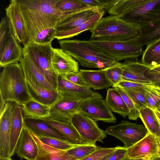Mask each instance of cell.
I'll return each mask as SVG.
<instances>
[{
	"instance_id": "11",
	"label": "cell",
	"mask_w": 160,
	"mask_h": 160,
	"mask_svg": "<svg viewBox=\"0 0 160 160\" xmlns=\"http://www.w3.org/2000/svg\"><path fill=\"white\" fill-rule=\"evenodd\" d=\"M60 94L61 98L50 107L49 118L59 121L71 122L72 116L78 112L83 99L69 94Z\"/></svg>"
},
{
	"instance_id": "57",
	"label": "cell",
	"mask_w": 160,
	"mask_h": 160,
	"mask_svg": "<svg viewBox=\"0 0 160 160\" xmlns=\"http://www.w3.org/2000/svg\"><path fill=\"white\" fill-rule=\"evenodd\" d=\"M127 156L126 158H125L123 160H126V159H127Z\"/></svg>"
},
{
	"instance_id": "19",
	"label": "cell",
	"mask_w": 160,
	"mask_h": 160,
	"mask_svg": "<svg viewBox=\"0 0 160 160\" xmlns=\"http://www.w3.org/2000/svg\"><path fill=\"white\" fill-rule=\"evenodd\" d=\"M25 126L22 108L12 103L11 110L10 137V155L13 156L18 139Z\"/></svg>"
},
{
	"instance_id": "23",
	"label": "cell",
	"mask_w": 160,
	"mask_h": 160,
	"mask_svg": "<svg viewBox=\"0 0 160 160\" xmlns=\"http://www.w3.org/2000/svg\"><path fill=\"white\" fill-rule=\"evenodd\" d=\"M79 73L81 78L91 88L99 90L113 86L106 76L105 69L98 70L80 69Z\"/></svg>"
},
{
	"instance_id": "5",
	"label": "cell",
	"mask_w": 160,
	"mask_h": 160,
	"mask_svg": "<svg viewBox=\"0 0 160 160\" xmlns=\"http://www.w3.org/2000/svg\"><path fill=\"white\" fill-rule=\"evenodd\" d=\"M88 41L118 62L138 58L142 55L143 52V46L139 40L138 35L124 41H97L90 39Z\"/></svg>"
},
{
	"instance_id": "54",
	"label": "cell",
	"mask_w": 160,
	"mask_h": 160,
	"mask_svg": "<svg viewBox=\"0 0 160 160\" xmlns=\"http://www.w3.org/2000/svg\"><path fill=\"white\" fill-rule=\"evenodd\" d=\"M0 160H13L11 158H0Z\"/></svg>"
},
{
	"instance_id": "55",
	"label": "cell",
	"mask_w": 160,
	"mask_h": 160,
	"mask_svg": "<svg viewBox=\"0 0 160 160\" xmlns=\"http://www.w3.org/2000/svg\"><path fill=\"white\" fill-rule=\"evenodd\" d=\"M155 109H156L158 111H159L160 112V105H159Z\"/></svg>"
},
{
	"instance_id": "47",
	"label": "cell",
	"mask_w": 160,
	"mask_h": 160,
	"mask_svg": "<svg viewBox=\"0 0 160 160\" xmlns=\"http://www.w3.org/2000/svg\"><path fill=\"white\" fill-rule=\"evenodd\" d=\"M127 149L123 147L117 146V148L106 160H123L127 156Z\"/></svg>"
},
{
	"instance_id": "40",
	"label": "cell",
	"mask_w": 160,
	"mask_h": 160,
	"mask_svg": "<svg viewBox=\"0 0 160 160\" xmlns=\"http://www.w3.org/2000/svg\"><path fill=\"white\" fill-rule=\"evenodd\" d=\"M105 70L106 76L113 86L122 80L121 63L119 62L113 66L105 69Z\"/></svg>"
},
{
	"instance_id": "38",
	"label": "cell",
	"mask_w": 160,
	"mask_h": 160,
	"mask_svg": "<svg viewBox=\"0 0 160 160\" xmlns=\"http://www.w3.org/2000/svg\"><path fill=\"white\" fill-rule=\"evenodd\" d=\"M99 147L96 145H81L68 150L67 152L78 160H82L95 152Z\"/></svg>"
},
{
	"instance_id": "13",
	"label": "cell",
	"mask_w": 160,
	"mask_h": 160,
	"mask_svg": "<svg viewBox=\"0 0 160 160\" xmlns=\"http://www.w3.org/2000/svg\"><path fill=\"white\" fill-rule=\"evenodd\" d=\"M23 71L26 88L32 99L50 107L61 98L56 90L48 89L41 87L26 72Z\"/></svg>"
},
{
	"instance_id": "16",
	"label": "cell",
	"mask_w": 160,
	"mask_h": 160,
	"mask_svg": "<svg viewBox=\"0 0 160 160\" xmlns=\"http://www.w3.org/2000/svg\"><path fill=\"white\" fill-rule=\"evenodd\" d=\"M5 9L6 17L8 20L12 33L23 47L28 44V38L25 26L18 7L14 0Z\"/></svg>"
},
{
	"instance_id": "10",
	"label": "cell",
	"mask_w": 160,
	"mask_h": 160,
	"mask_svg": "<svg viewBox=\"0 0 160 160\" xmlns=\"http://www.w3.org/2000/svg\"><path fill=\"white\" fill-rule=\"evenodd\" d=\"M71 122L84 144L96 145L97 141L103 142L106 137L105 131L98 127L96 121L79 112L72 116Z\"/></svg>"
},
{
	"instance_id": "43",
	"label": "cell",
	"mask_w": 160,
	"mask_h": 160,
	"mask_svg": "<svg viewBox=\"0 0 160 160\" xmlns=\"http://www.w3.org/2000/svg\"><path fill=\"white\" fill-rule=\"evenodd\" d=\"M6 17L2 18L0 24V51L12 34Z\"/></svg>"
},
{
	"instance_id": "36",
	"label": "cell",
	"mask_w": 160,
	"mask_h": 160,
	"mask_svg": "<svg viewBox=\"0 0 160 160\" xmlns=\"http://www.w3.org/2000/svg\"><path fill=\"white\" fill-rule=\"evenodd\" d=\"M147 107L154 110L160 105V87L154 85H150L145 89Z\"/></svg>"
},
{
	"instance_id": "20",
	"label": "cell",
	"mask_w": 160,
	"mask_h": 160,
	"mask_svg": "<svg viewBox=\"0 0 160 160\" xmlns=\"http://www.w3.org/2000/svg\"><path fill=\"white\" fill-rule=\"evenodd\" d=\"M0 65L2 68L19 62L23 56L22 48L12 34L0 51Z\"/></svg>"
},
{
	"instance_id": "30",
	"label": "cell",
	"mask_w": 160,
	"mask_h": 160,
	"mask_svg": "<svg viewBox=\"0 0 160 160\" xmlns=\"http://www.w3.org/2000/svg\"><path fill=\"white\" fill-rule=\"evenodd\" d=\"M138 28V38L143 46H147L160 39V19Z\"/></svg>"
},
{
	"instance_id": "15",
	"label": "cell",
	"mask_w": 160,
	"mask_h": 160,
	"mask_svg": "<svg viewBox=\"0 0 160 160\" xmlns=\"http://www.w3.org/2000/svg\"><path fill=\"white\" fill-rule=\"evenodd\" d=\"M12 102H7L0 110V158H11L10 137Z\"/></svg>"
},
{
	"instance_id": "41",
	"label": "cell",
	"mask_w": 160,
	"mask_h": 160,
	"mask_svg": "<svg viewBox=\"0 0 160 160\" xmlns=\"http://www.w3.org/2000/svg\"><path fill=\"white\" fill-rule=\"evenodd\" d=\"M113 88H115L119 93L128 109V119L130 120H137L139 118V111L136 108L132 100L122 89L118 87Z\"/></svg>"
},
{
	"instance_id": "46",
	"label": "cell",
	"mask_w": 160,
	"mask_h": 160,
	"mask_svg": "<svg viewBox=\"0 0 160 160\" xmlns=\"http://www.w3.org/2000/svg\"><path fill=\"white\" fill-rule=\"evenodd\" d=\"M62 77L77 85L90 88L81 78L79 74V71L71 72Z\"/></svg>"
},
{
	"instance_id": "31",
	"label": "cell",
	"mask_w": 160,
	"mask_h": 160,
	"mask_svg": "<svg viewBox=\"0 0 160 160\" xmlns=\"http://www.w3.org/2000/svg\"><path fill=\"white\" fill-rule=\"evenodd\" d=\"M24 121L26 126L36 134L66 141L58 132L41 120L24 119Z\"/></svg>"
},
{
	"instance_id": "8",
	"label": "cell",
	"mask_w": 160,
	"mask_h": 160,
	"mask_svg": "<svg viewBox=\"0 0 160 160\" xmlns=\"http://www.w3.org/2000/svg\"><path fill=\"white\" fill-rule=\"evenodd\" d=\"M106 134L118 139L128 149L143 139L149 132L144 125L122 120L119 123L108 127Z\"/></svg>"
},
{
	"instance_id": "39",
	"label": "cell",
	"mask_w": 160,
	"mask_h": 160,
	"mask_svg": "<svg viewBox=\"0 0 160 160\" xmlns=\"http://www.w3.org/2000/svg\"><path fill=\"white\" fill-rule=\"evenodd\" d=\"M122 89L132 100L136 108L139 111L143 107H147L145 95V89L137 90Z\"/></svg>"
},
{
	"instance_id": "49",
	"label": "cell",
	"mask_w": 160,
	"mask_h": 160,
	"mask_svg": "<svg viewBox=\"0 0 160 160\" xmlns=\"http://www.w3.org/2000/svg\"><path fill=\"white\" fill-rule=\"evenodd\" d=\"M148 70L152 72L160 74V64L151 67Z\"/></svg>"
},
{
	"instance_id": "53",
	"label": "cell",
	"mask_w": 160,
	"mask_h": 160,
	"mask_svg": "<svg viewBox=\"0 0 160 160\" xmlns=\"http://www.w3.org/2000/svg\"><path fill=\"white\" fill-rule=\"evenodd\" d=\"M109 155L107 156H106V157H105L103 158H102L99 160H106L108 158V157L110 155Z\"/></svg>"
},
{
	"instance_id": "4",
	"label": "cell",
	"mask_w": 160,
	"mask_h": 160,
	"mask_svg": "<svg viewBox=\"0 0 160 160\" xmlns=\"http://www.w3.org/2000/svg\"><path fill=\"white\" fill-rule=\"evenodd\" d=\"M90 40L97 41H124L138 35V27L114 15L99 19L90 30Z\"/></svg>"
},
{
	"instance_id": "3",
	"label": "cell",
	"mask_w": 160,
	"mask_h": 160,
	"mask_svg": "<svg viewBox=\"0 0 160 160\" xmlns=\"http://www.w3.org/2000/svg\"><path fill=\"white\" fill-rule=\"evenodd\" d=\"M0 103L12 102L21 106L32 99L26 88L19 62L3 68L0 74Z\"/></svg>"
},
{
	"instance_id": "1",
	"label": "cell",
	"mask_w": 160,
	"mask_h": 160,
	"mask_svg": "<svg viewBox=\"0 0 160 160\" xmlns=\"http://www.w3.org/2000/svg\"><path fill=\"white\" fill-rule=\"evenodd\" d=\"M23 20L28 44L51 43L58 25L71 14L55 6L57 0H14Z\"/></svg>"
},
{
	"instance_id": "26",
	"label": "cell",
	"mask_w": 160,
	"mask_h": 160,
	"mask_svg": "<svg viewBox=\"0 0 160 160\" xmlns=\"http://www.w3.org/2000/svg\"><path fill=\"white\" fill-rule=\"evenodd\" d=\"M99 11L97 8H91L75 12L62 21L58 26L57 30H67L77 27L88 20Z\"/></svg>"
},
{
	"instance_id": "18",
	"label": "cell",
	"mask_w": 160,
	"mask_h": 160,
	"mask_svg": "<svg viewBox=\"0 0 160 160\" xmlns=\"http://www.w3.org/2000/svg\"><path fill=\"white\" fill-rule=\"evenodd\" d=\"M38 149L29 129L25 125L17 143L15 153L19 157L27 160H35Z\"/></svg>"
},
{
	"instance_id": "50",
	"label": "cell",
	"mask_w": 160,
	"mask_h": 160,
	"mask_svg": "<svg viewBox=\"0 0 160 160\" xmlns=\"http://www.w3.org/2000/svg\"><path fill=\"white\" fill-rule=\"evenodd\" d=\"M154 157H149L144 158H138V159H132L128 158V157L126 160H150L152 158Z\"/></svg>"
},
{
	"instance_id": "44",
	"label": "cell",
	"mask_w": 160,
	"mask_h": 160,
	"mask_svg": "<svg viewBox=\"0 0 160 160\" xmlns=\"http://www.w3.org/2000/svg\"><path fill=\"white\" fill-rule=\"evenodd\" d=\"M117 148H99L95 152L82 160H99L112 153Z\"/></svg>"
},
{
	"instance_id": "51",
	"label": "cell",
	"mask_w": 160,
	"mask_h": 160,
	"mask_svg": "<svg viewBox=\"0 0 160 160\" xmlns=\"http://www.w3.org/2000/svg\"><path fill=\"white\" fill-rule=\"evenodd\" d=\"M153 110L155 115L160 125V112L156 109H155Z\"/></svg>"
},
{
	"instance_id": "12",
	"label": "cell",
	"mask_w": 160,
	"mask_h": 160,
	"mask_svg": "<svg viewBox=\"0 0 160 160\" xmlns=\"http://www.w3.org/2000/svg\"><path fill=\"white\" fill-rule=\"evenodd\" d=\"M129 158L138 159L160 156V144L158 138L149 133L143 139L127 149Z\"/></svg>"
},
{
	"instance_id": "28",
	"label": "cell",
	"mask_w": 160,
	"mask_h": 160,
	"mask_svg": "<svg viewBox=\"0 0 160 160\" xmlns=\"http://www.w3.org/2000/svg\"><path fill=\"white\" fill-rule=\"evenodd\" d=\"M21 106L24 119L40 120L50 117L49 107L32 99Z\"/></svg>"
},
{
	"instance_id": "52",
	"label": "cell",
	"mask_w": 160,
	"mask_h": 160,
	"mask_svg": "<svg viewBox=\"0 0 160 160\" xmlns=\"http://www.w3.org/2000/svg\"><path fill=\"white\" fill-rule=\"evenodd\" d=\"M150 160H160V156H156L153 157Z\"/></svg>"
},
{
	"instance_id": "58",
	"label": "cell",
	"mask_w": 160,
	"mask_h": 160,
	"mask_svg": "<svg viewBox=\"0 0 160 160\" xmlns=\"http://www.w3.org/2000/svg\"><path fill=\"white\" fill-rule=\"evenodd\" d=\"M159 64H160V62L159 63Z\"/></svg>"
},
{
	"instance_id": "27",
	"label": "cell",
	"mask_w": 160,
	"mask_h": 160,
	"mask_svg": "<svg viewBox=\"0 0 160 160\" xmlns=\"http://www.w3.org/2000/svg\"><path fill=\"white\" fill-rule=\"evenodd\" d=\"M104 14L102 12H97L88 20L77 27L67 30H57L54 38L58 40L70 38L84 31H90Z\"/></svg>"
},
{
	"instance_id": "9",
	"label": "cell",
	"mask_w": 160,
	"mask_h": 160,
	"mask_svg": "<svg viewBox=\"0 0 160 160\" xmlns=\"http://www.w3.org/2000/svg\"><path fill=\"white\" fill-rule=\"evenodd\" d=\"M95 121L115 123L116 119L107 104L105 99L99 93L94 92L90 97L83 100L78 110Z\"/></svg>"
},
{
	"instance_id": "21",
	"label": "cell",
	"mask_w": 160,
	"mask_h": 160,
	"mask_svg": "<svg viewBox=\"0 0 160 160\" xmlns=\"http://www.w3.org/2000/svg\"><path fill=\"white\" fill-rule=\"evenodd\" d=\"M29 130L38 147V154L35 160H78L66 151L57 149L44 144L32 131Z\"/></svg>"
},
{
	"instance_id": "2",
	"label": "cell",
	"mask_w": 160,
	"mask_h": 160,
	"mask_svg": "<svg viewBox=\"0 0 160 160\" xmlns=\"http://www.w3.org/2000/svg\"><path fill=\"white\" fill-rule=\"evenodd\" d=\"M60 48L82 66L104 69L118 62L88 41L78 39L58 40Z\"/></svg>"
},
{
	"instance_id": "24",
	"label": "cell",
	"mask_w": 160,
	"mask_h": 160,
	"mask_svg": "<svg viewBox=\"0 0 160 160\" xmlns=\"http://www.w3.org/2000/svg\"><path fill=\"white\" fill-rule=\"evenodd\" d=\"M57 90L59 94H69L85 99L94 93L91 88L77 85L64 78L58 76Z\"/></svg>"
},
{
	"instance_id": "6",
	"label": "cell",
	"mask_w": 160,
	"mask_h": 160,
	"mask_svg": "<svg viewBox=\"0 0 160 160\" xmlns=\"http://www.w3.org/2000/svg\"><path fill=\"white\" fill-rule=\"evenodd\" d=\"M52 48L51 43L28 44L22 48L23 53L32 60L57 90L58 76L52 64Z\"/></svg>"
},
{
	"instance_id": "29",
	"label": "cell",
	"mask_w": 160,
	"mask_h": 160,
	"mask_svg": "<svg viewBox=\"0 0 160 160\" xmlns=\"http://www.w3.org/2000/svg\"><path fill=\"white\" fill-rule=\"evenodd\" d=\"M106 102L112 111L124 118L128 116V109L121 95L114 88L107 89Z\"/></svg>"
},
{
	"instance_id": "35",
	"label": "cell",
	"mask_w": 160,
	"mask_h": 160,
	"mask_svg": "<svg viewBox=\"0 0 160 160\" xmlns=\"http://www.w3.org/2000/svg\"><path fill=\"white\" fill-rule=\"evenodd\" d=\"M35 134L39 140L44 144L61 150L67 151L81 145L72 144L67 141L59 138Z\"/></svg>"
},
{
	"instance_id": "45",
	"label": "cell",
	"mask_w": 160,
	"mask_h": 160,
	"mask_svg": "<svg viewBox=\"0 0 160 160\" xmlns=\"http://www.w3.org/2000/svg\"><path fill=\"white\" fill-rule=\"evenodd\" d=\"M150 85H152L122 80L112 87H118L122 89L137 90L145 89Z\"/></svg>"
},
{
	"instance_id": "17",
	"label": "cell",
	"mask_w": 160,
	"mask_h": 160,
	"mask_svg": "<svg viewBox=\"0 0 160 160\" xmlns=\"http://www.w3.org/2000/svg\"><path fill=\"white\" fill-rule=\"evenodd\" d=\"M52 61L53 69L58 76L63 77L79 71L78 62L61 48H52Z\"/></svg>"
},
{
	"instance_id": "25",
	"label": "cell",
	"mask_w": 160,
	"mask_h": 160,
	"mask_svg": "<svg viewBox=\"0 0 160 160\" xmlns=\"http://www.w3.org/2000/svg\"><path fill=\"white\" fill-rule=\"evenodd\" d=\"M19 62L23 71L26 72L37 84L46 89H55L28 56L23 54V57Z\"/></svg>"
},
{
	"instance_id": "37",
	"label": "cell",
	"mask_w": 160,
	"mask_h": 160,
	"mask_svg": "<svg viewBox=\"0 0 160 160\" xmlns=\"http://www.w3.org/2000/svg\"><path fill=\"white\" fill-rule=\"evenodd\" d=\"M55 6L60 10L63 12L76 11L93 8L88 6L80 0H57Z\"/></svg>"
},
{
	"instance_id": "32",
	"label": "cell",
	"mask_w": 160,
	"mask_h": 160,
	"mask_svg": "<svg viewBox=\"0 0 160 160\" xmlns=\"http://www.w3.org/2000/svg\"><path fill=\"white\" fill-rule=\"evenodd\" d=\"M139 111V118L148 132L157 138H160V125L154 110L147 107H144Z\"/></svg>"
},
{
	"instance_id": "42",
	"label": "cell",
	"mask_w": 160,
	"mask_h": 160,
	"mask_svg": "<svg viewBox=\"0 0 160 160\" xmlns=\"http://www.w3.org/2000/svg\"><path fill=\"white\" fill-rule=\"evenodd\" d=\"M119 0H80L88 6L98 8L105 13Z\"/></svg>"
},
{
	"instance_id": "33",
	"label": "cell",
	"mask_w": 160,
	"mask_h": 160,
	"mask_svg": "<svg viewBox=\"0 0 160 160\" xmlns=\"http://www.w3.org/2000/svg\"><path fill=\"white\" fill-rule=\"evenodd\" d=\"M141 61L145 64L152 67L160 62V39L146 46L143 51Z\"/></svg>"
},
{
	"instance_id": "7",
	"label": "cell",
	"mask_w": 160,
	"mask_h": 160,
	"mask_svg": "<svg viewBox=\"0 0 160 160\" xmlns=\"http://www.w3.org/2000/svg\"><path fill=\"white\" fill-rule=\"evenodd\" d=\"M118 17L138 27L156 21L160 19V0H144Z\"/></svg>"
},
{
	"instance_id": "56",
	"label": "cell",
	"mask_w": 160,
	"mask_h": 160,
	"mask_svg": "<svg viewBox=\"0 0 160 160\" xmlns=\"http://www.w3.org/2000/svg\"><path fill=\"white\" fill-rule=\"evenodd\" d=\"M160 144V138H157Z\"/></svg>"
},
{
	"instance_id": "14",
	"label": "cell",
	"mask_w": 160,
	"mask_h": 160,
	"mask_svg": "<svg viewBox=\"0 0 160 160\" xmlns=\"http://www.w3.org/2000/svg\"><path fill=\"white\" fill-rule=\"evenodd\" d=\"M122 66V80L154 85L145 75L151 67L145 64L138 58L125 60Z\"/></svg>"
},
{
	"instance_id": "34",
	"label": "cell",
	"mask_w": 160,
	"mask_h": 160,
	"mask_svg": "<svg viewBox=\"0 0 160 160\" xmlns=\"http://www.w3.org/2000/svg\"><path fill=\"white\" fill-rule=\"evenodd\" d=\"M144 0H119L108 11L111 15L120 17L137 6Z\"/></svg>"
},
{
	"instance_id": "22",
	"label": "cell",
	"mask_w": 160,
	"mask_h": 160,
	"mask_svg": "<svg viewBox=\"0 0 160 160\" xmlns=\"http://www.w3.org/2000/svg\"><path fill=\"white\" fill-rule=\"evenodd\" d=\"M41 120L60 134L65 140L76 145H85L78 132L71 122H61L50 118Z\"/></svg>"
},
{
	"instance_id": "48",
	"label": "cell",
	"mask_w": 160,
	"mask_h": 160,
	"mask_svg": "<svg viewBox=\"0 0 160 160\" xmlns=\"http://www.w3.org/2000/svg\"><path fill=\"white\" fill-rule=\"evenodd\" d=\"M145 75L153 82L154 85L160 87V74L151 72L148 70L146 72Z\"/></svg>"
}]
</instances>
